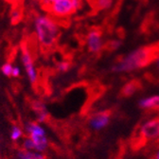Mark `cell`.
<instances>
[{
  "mask_svg": "<svg viewBox=\"0 0 159 159\" xmlns=\"http://www.w3.org/2000/svg\"><path fill=\"white\" fill-rule=\"evenodd\" d=\"M85 44L90 53L98 54L104 47L103 39L101 31L98 30H91L85 37Z\"/></svg>",
  "mask_w": 159,
  "mask_h": 159,
  "instance_id": "277c9868",
  "label": "cell"
},
{
  "mask_svg": "<svg viewBox=\"0 0 159 159\" xmlns=\"http://www.w3.org/2000/svg\"><path fill=\"white\" fill-rule=\"evenodd\" d=\"M111 121V114L109 111H98L93 114L88 120L90 128L96 132L104 130Z\"/></svg>",
  "mask_w": 159,
  "mask_h": 159,
  "instance_id": "5b68a950",
  "label": "cell"
},
{
  "mask_svg": "<svg viewBox=\"0 0 159 159\" xmlns=\"http://www.w3.org/2000/svg\"><path fill=\"white\" fill-rule=\"evenodd\" d=\"M138 133L146 141L159 140V117H153L145 121L139 128Z\"/></svg>",
  "mask_w": 159,
  "mask_h": 159,
  "instance_id": "3957f363",
  "label": "cell"
},
{
  "mask_svg": "<svg viewBox=\"0 0 159 159\" xmlns=\"http://www.w3.org/2000/svg\"><path fill=\"white\" fill-rule=\"evenodd\" d=\"M155 65H156V67L159 69V56L156 58V60H155Z\"/></svg>",
  "mask_w": 159,
  "mask_h": 159,
  "instance_id": "cb8c5ba5",
  "label": "cell"
},
{
  "mask_svg": "<svg viewBox=\"0 0 159 159\" xmlns=\"http://www.w3.org/2000/svg\"><path fill=\"white\" fill-rule=\"evenodd\" d=\"M57 69L60 72H63V73L67 72L70 69V63L67 61H62L61 63H59L57 65Z\"/></svg>",
  "mask_w": 159,
  "mask_h": 159,
  "instance_id": "ac0fdd59",
  "label": "cell"
},
{
  "mask_svg": "<svg viewBox=\"0 0 159 159\" xmlns=\"http://www.w3.org/2000/svg\"><path fill=\"white\" fill-rule=\"evenodd\" d=\"M138 106L143 110L159 109V94L144 97L138 101Z\"/></svg>",
  "mask_w": 159,
  "mask_h": 159,
  "instance_id": "ba28073f",
  "label": "cell"
},
{
  "mask_svg": "<svg viewBox=\"0 0 159 159\" xmlns=\"http://www.w3.org/2000/svg\"><path fill=\"white\" fill-rule=\"evenodd\" d=\"M115 0H95L96 8L98 11H107L110 10L114 5Z\"/></svg>",
  "mask_w": 159,
  "mask_h": 159,
  "instance_id": "7c38bea8",
  "label": "cell"
},
{
  "mask_svg": "<svg viewBox=\"0 0 159 159\" xmlns=\"http://www.w3.org/2000/svg\"><path fill=\"white\" fill-rule=\"evenodd\" d=\"M138 89V84L134 81H131L124 84V86L121 89V94L124 97H131L133 96Z\"/></svg>",
  "mask_w": 159,
  "mask_h": 159,
  "instance_id": "8fae6325",
  "label": "cell"
},
{
  "mask_svg": "<svg viewBox=\"0 0 159 159\" xmlns=\"http://www.w3.org/2000/svg\"><path fill=\"white\" fill-rule=\"evenodd\" d=\"M22 62L25 66L27 75L29 77L30 82L34 84L37 81V72L35 70L33 61H32V57L30 53V51L27 48H24L22 52Z\"/></svg>",
  "mask_w": 159,
  "mask_h": 159,
  "instance_id": "52a82bcc",
  "label": "cell"
},
{
  "mask_svg": "<svg viewBox=\"0 0 159 159\" xmlns=\"http://www.w3.org/2000/svg\"><path fill=\"white\" fill-rule=\"evenodd\" d=\"M71 4L75 11H78L79 10H81L83 7V0H71Z\"/></svg>",
  "mask_w": 159,
  "mask_h": 159,
  "instance_id": "ffe728a7",
  "label": "cell"
},
{
  "mask_svg": "<svg viewBox=\"0 0 159 159\" xmlns=\"http://www.w3.org/2000/svg\"><path fill=\"white\" fill-rule=\"evenodd\" d=\"M22 134H23L22 130L20 129L18 126H13L12 130H11V138L13 141H16L22 136Z\"/></svg>",
  "mask_w": 159,
  "mask_h": 159,
  "instance_id": "9a60e30c",
  "label": "cell"
},
{
  "mask_svg": "<svg viewBox=\"0 0 159 159\" xmlns=\"http://www.w3.org/2000/svg\"><path fill=\"white\" fill-rule=\"evenodd\" d=\"M40 1H41L42 5H43L44 7H46V8H49V7L54 3L55 0H40Z\"/></svg>",
  "mask_w": 159,
  "mask_h": 159,
  "instance_id": "44dd1931",
  "label": "cell"
},
{
  "mask_svg": "<svg viewBox=\"0 0 159 159\" xmlns=\"http://www.w3.org/2000/svg\"><path fill=\"white\" fill-rule=\"evenodd\" d=\"M12 76H13V77H18V76H20V69H19V67L13 66V69H12Z\"/></svg>",
  "mask_w": 159,
  "mask_h": 159,
  "instance_id": "7402d4cb",
  "label": "cell"
},
{
  "mask_svg": "<svg viewBox=\"0 0 159 159\" xmlns=\"http://www.w3.org/2000/svg\"><path fill=\"white\" fill-rule=\"evenodd\" d=\"M12 69H13V66H12L11 64H10V63L4 64V65L2 66V67H1L2 73H3L5 76H8V77L12 76Z\"/></svg>",
  "mask_w": 159,
  "mask_h": 159,
  "instance_id": "2e32d148",
  "label": "cell"
},
{
  "mask_svg": "<svg viewBox=\"0 0 159 159\" xmlns=\"http://www.w3.org/2000/svg\"><path fill=\"white\" fill-rule=\"evenodd\" d=\"M39 43L46 48L52 47L60 35V26L55 20L45 14L37 15L33 21Z\"/></svg>",
  "mask_w": 159,
  "mask_h": 159,
  "instance_id": "7a4b0ae2",
  "label": "cell"
},
{
  "mask_svg": "<svg viewBox=\"0 0 159 159\" xmlns=\"http://www.w3.org/2000/svg\"><path fill=\"white\" fill-rule=\"evenodd\" d=\"M30 139L35 145V151L44 152L48 147V138L46 136V132L44 133H31L30 134Z\"/></svg>",
  "mask_w": 159,
  "mask_h": 159,
  "instance_id": "9c48e42d",
  "label": "cell"
},
{
  "mask_svg": "<svg viewBox=\"0 0 159 159\" xmlns=\"http://www.w3.org/2000/svg\"><path fill=\"white\" fill-rule=\"evenodd\" d=\"M20 159H46L45 156L38 152H29V151H22L18 153Z\"/></svg>",
  "mask_w": 159,
  "mask_h": 159,
  "instance_id": "4fadbf2b",
  "label": "cell"
},
{
  "mask_svg": "<svg viewBox=\"0 0 159 159\" xmlns=\"http://www.w3.org/2000/svg\"><path fill=\"white\" fill-rule=\"evenodd\" d=\"M20 19H21V12H20L18 10H14L11 11V22L12 25H15L17 24Z\"/></svg>",
  "mask_w": 159,
  "mask_h": 159,
  "instance_id": "e0dca14e",
  "label": "cell"
},
{
  "mask_svg": "<svg viewBox=\"0 0 159 159\" xmlns=\"http://www.w3.org/2000/svg\"><path fill=\"white\" fill-rule=\"evenodd\" d=\"M49 11L52 15L59 18L67 17L74 12L71 0H55L49 7Z\"/></svg>",
  "mask_w": 159,
  "mask_h": 159,
  "instance_id": "8992f818",
  "label": "cell"
},
{
  "mask_svg": "<svg viewBox=\"0 0 159 159\" xmlns=\"http://www.w3.org/2000/svg\"><path fill=\"white\" fill-rule=\"evenodd\" d=\"M24 149L25 151H29V152H31L32 150H35V145L33 143V141L30 138H26L24 140Z\"/></svg>",
  "mask_w": 159,
  "mask_h": 159,
  "instance_id": "d6986e66",
  "label": "cell"
},
{
  "mask_svg": "<svg viewBox=\"0 0 159 159\" xmlns=\"http://www.w3.org/2000/svg\"><path fill=\"white\" fill-rule=\"evenodd\" d=\"M152 51L148 48H137L122 57L112 66L115 73H128L146 66L151 61Z\"/></svg>",
  "mask_w": 159,
  "mask_h": 159,
  "instance_id": "6da1fadb",
  "label": "cell"
},
{
  "mask_svg": "<svg viewBox=\"0 0 159 159\" xmlns=\"http://www.w3.org/2000/svg\"><path fill=\"white\" fill-rule=\"evenodd\" d=\"M153 159H159V149L156 151V152H155V154H154Z\"/></svg>",
  "mask_w": 159,
  "mask_h": 159,
  "instance_id": "603a6c76",
  "label": "cell"
},
{
  "mask_svg": "<svg viewBox=\"0 0 159 159\" xmlns=\"http://www.w3.org/2000/svg\"><path fill=\"white\" fill-rule=\"evenodd\" d=\"M122 46V41L120 39H113L111 41L108 43V48L112 51H115V50H117L121 48Z\"/></svg>",
  "mask_w": 159,
  "mask_h": 159,
  "instance_id": "5bb4252c",
  "label": "cell"
},
{
  "mask_svg": "<svg viewBox=\"0 0 159 159\" xmlns=\"http://www.w3.org/2000/svg\"><path fill=\"white\" fill-rule=\"evenodd\" d=\"M32 108L38 116V121L39 122L45 121L46 118L48 117V115L46 105L41 102H34L32 103Z\"/></svg>",
  "mask_w": 159,
  "mask_h": 159,
  "instance_id": "30bf717a",
  "label": "cell"
}]
</instances>
